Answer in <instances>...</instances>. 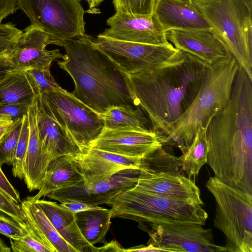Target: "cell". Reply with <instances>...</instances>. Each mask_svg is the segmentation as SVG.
<instances>
[{
    "mask_svg": "<svg viewBox=\"0 0 252 252\" xmlns=\"http://www.w3.org/2000/svg\"><path fill=\"white\" fill-rule=\"evenodd\" d=\"M98 115L103 121L104 128L130 127L143 130H150L148 128L147 119L138 106H113Z\"/></svg>",
    "mask_w": 252,
    "mask_h": 252,
    "instance_id": "27",
    "label": "cell"
},
{
    "mask_svg": "<svg viewBox=\"0 0 252 252\" xmlns=\"http://www.w3.org/2000/svg\"><path fill=\"white\" fill-rule=\"evenodd\" d=\"M16 10V0H0V24Z\"/></svg>",
    "mask_w": 252,
    "mask_h": 252,
    "instance_id": "41",
    "label": "cell"
},
{
    "mask_svg": "<svg viewBox=\"0 0 252 252\" xmlns=\"http://www.w3.org/2000/svg\"><path fill=\"white\" fill-rule=\"evenodd\" d=\"M209 123L197 130L188 149L179 157L183 170L191 179L198 176L201 168L207 163L209 144L206 133Z\"/></svg>",
    "mask_w": 252,
    "mask_h": 252,
    "instance_id": "28",
    "label": "cell"
},
{
    "mask_svg": "<svg viewBox=\"0 0 252 252\" xmlns=\"http://www.w3.org/2000/svg\"><path fill=\"white\" fill-rule=\"evenodd\" d=\"M83 180L69 156H60L50 162L38 193L26 198L35 201L51 192L74 186Z\"/></svg>",
    "mask_w": 252,
    "mask_h": 252,
    "instance_id": "23",
    "label": "cell"
},
{
    "mask_svg": "<svg viewBox=\"0 0 252 252\" xmlns=\"http://www.w3.org/2000/svg\"><path fill=\"white\" fill-rule=\"evenodd\" d=\"M240 67L232 55L209 65L203 85L190 106L161 136L162 143L175 146L182 154L197 130L227 105Z\"/></svg>",
    "mask_w": 252,
    "mask_h": 252,
    "instance_id": "4",
    "label": "cell"
},
{
    "mask_svg": "<svg viewBox=\"0 0 252 252\" xmlns=\"http://www.w3.org/2000/svg\"><path fill=\"white\" fill-rule=\"evenodd\" d=\"M20 206L25 218V222L46 238L57 252H77L55 229L39 205L26 198Z\"/></svg>",
    "mask_w": 252,
    "mask_h": 252,
    "instance_id": "25",
    "label": "cell"
},
{
    "mask_svg": "<svg viewBox=\"0 0 252 252\" xmlns=\"http://www.w3.org/2000/svg\"><path fill=\"white\" fill-rule=\"evenodd\" d=\"M22 119L16 121L8 118L0 117V142L21 123Z\"/></svg>",
    "mask_w": 252,
    "mask_h": 252,
    "instance_id": "40",
    "label": "cell"
},
{
    "mask_svg": "<svg viewBox=\"0 0 252 252\" xmlns=\"http://www.w3.org/2000/svg\"><path fill=\"white\" fill-rule=\"evenodd\" d=\"M0 211L18 222L23 228L29 230L20 205L15 202L0 189Z\"/></svg>",
    "mask_w": 252,
    "mask_h": 252,
    "instance_id": "34",
    "label": "cell"
},
{
    "mask_svg": "<svg viewBox=\"0 0 252 252\" xmlns=\"http://www.w3.org/2000/svg\"><path fill=\"white\" fill-rule=\"evenodd\" d=\"M6 51L0 53V71L8 68Z\"/></svg>",
    "mask_w": 252,
    "mask_h": 252,
    "instance_id": "44",
    "label": "cell"
},
{
    "mask_svg": "<svg viewBox=\"0 0 252 252\" xmlns=\"http://www.w3.org/2000/svg\"><path fill=\"white\" fill-rule=\"evenodd\" d=\"M38 125L44 149L52 159L63 156H71L82 151L67 132L45 112L38 101Z\"/></svg>",
    "mask_w": 252,
    "mask_h": 252,
    "instance_id": "22",
    "label": "cell"
},
{
    "mask_svg": "<svg viewBox=\"0 0 252 252\" xmlns=\"http://www.w3.org/2000/svg\"><path fill=\"white\" fill-rule=\"evenodd\" d=\"M48 36L30 25L22 31L14 45L6 52L8 68L27 71L50 68L52 63L62 59L59 49L48 50Z\"/></svg>",
    "mask_w": 252,
    "mask_h": 252,
    "instance_id": "15",
    "label": "cell"
},
{
    "mask_svg": "<svg viewBox=\"0 0 252 252\" xmlns=\"http://www.w3.org/2000/svg\"><path fill=\"white\" fill-rule=\"evenodd\" d=\"M248 7L249 10L252 12V0H241Z\"/></svg>",
    "mask_w": 252,
    "mask_h": 252,
    "instance_id": "47",
    "label": "cell"
},
{
    "mask_svg": "<svg viewBox=\"0 0 252 252\" xmlns=\"http://www.w3.org/2000/svg\"><path fill=\"white\" fill-rule=\"evenodd\" d=\"M166 35L176 49L190 54L208 65L222 59L229 53L212 29L171 30L166 32Z\"/></svg>",
    "mask_w": 252,
    "mask_h": 252,
    "instance_id": "18",
    "label": "cell"
},
{
    "mask_svg": "<svg viewBox=\"0 0 252 252\" xmlns=\"http://www.w3.org/2000/svg\"><path fill=\"white\" fill-rule=\"evenodd\" d=\"M139 227L148 234L147 243L163 252H226L225 246L215 244L212 229L200 224L152 223Z\"/></svg>",
    "mask_w": 252,
    "mask_h": 252,
    "instance_id": "12",
    "label": "cell"
},
{
    "mask_svg": "<svg viewBox=\"0 0 252 252\" xmlns=\"http://www.w3.org/2000/svg\"><path fill=\"white\" fill-rule=\"evenodd\" d=\"M27 116L29 128V142L24 163V178L30 191L39 190L48 166L52 158L43 148L38 125L37 96L29 105Z\"/></svg>",
    "mask_w": 252,
    "mask_h": 252,
    "instance_id": "19",
    "label": "cell"
},
{
    "mask_svg": "<svg viewBox=\"0 0 252 252\" xmlns=\"http://www.w3.org/2000/svg\"><path fill=\"white\" fill-rule=\"evenodd\" d=\"M29 232L18 222L6 214L0 211V234L12 240L19 239Z\"/></svg>",
    "mask_w": 252,
    "mask_h": 252,
    "instance_id": "35",
    "label": "cell"
},
{
    "mask_svg": "<svg viewBox=\"0 0 252 252\" xmlns=\"http://www.w3.org/2000/svg\"><path fill=\"white\" fill-rule=\"evenodd\" d=\"M163 146L156 131L125 127L103 128L89 148L118 155L142 159Z\"/></svg>",
    "mask_w": 252,
    "mask_h": 252,
    "instance_id": "14",
    "label": "cell"
},
{
    "mask_svg": "<svg viewBox=\"0 0 252 252\" xmlns=\"http://www.w3.org/2000/svg\"><path fill=\"white\" fill-rule=\"evenodd\" d=\"M29 226L28 233L18 240L10 239L11 249L14 252H57L52 244L43 236Z\"/></svg>",
    "mask_w": 252,
    "mask_h": 252,
    "instance_id": "29",
    "label": "cell"
},
{
    "mask_svg": "<svg viewBox=\"0 0 252 252\" xmlns=\"http://www.w3.org/2000/svg\"><path fill=\"white\" fill-rule=\"evenodd\" d=\"M58 201L60 205L69 211L76 213L78 212L97 208L98 205H92L70 199H62Z\"/></svg>",
    "mask_w": 252,
    "mask_h": 252,
    "instance_id": "39",
    "label": "cell"
},
{
    "mask_svg": "<svg viewBox=\"0 0 252 252\" xmlns=\"http://www.w3.org/2000/svg\"><path fill=\"white\" fill-rule=\"evenodd\" d=\"M156 0H113L115 11L132 15H149L153 13Z\"/></svg>",
    "mask_w": 252,
    "mask_h": 252,
    "instance_id": "32",
    "label": "cell"
},
{
    "mask_svg": "<svg viewBox=\"0 0 252 252\" xmlns=\"http://www.w3.org/2000/svg\"><path fill=\"white\" fill-rule=\"evenodd\" d=\"M32 25L45 33L49 44L85 34V11L78 0H16Z\"/></svg>",
    "mask_w": 252,
    "mask_h": 252,
    "instance_id": "9",
    "label": "cell"
},
{
    "mask_svg": "<svg viewBox=\"0 0 252 252\" xmlns=\"http://www.w3.org/2000/svg\"><path fill=\"white\" fill-rule=\"evenodd\" d=\"M46 113L66 130L80 148L86 152L104 128L98 114L71 93L62 89L37 95Z\"/></svg>",
    "mask_w": 252,
    "mask_h": 252,
    "instance_id": "10",
    "label": "cell"
},
{
    "mask_svg": "<svg viewBox=\"0 0 252 252\" xmlns=\"http://www.w3.org/2000/svg\"><path fill=\"white\" fill-rule=\"evenodd\" d=\"M252 80V13L241 0H192Z\"/></svg>",
    "mask_w": 252,
    "mask_h": 252,
    "instance_id": "6",
    "label": "cell"
},
{
    "mask_svg": "<svg viewBox=\"0 0 252 252\" xmlns=\"http://www.w3.org/2000/svg\"><path fill=\"white\" fill-rule=\"evenodd\" d=\"M206 187L215 198L214 226L223 233L226 252H252V194L215 176Z\"/></svg>",
    "mask_w": 252,
    "mask_h": 252,
    "instance_id": "7",
    "label": "cell"
},
{
    "mask_svg": "<svg viewBox=\"0 0 252 252\" xmlns=\"http://www.w3.org/2000/svg\"><path fill=\"white\" fill-rule=\"evenodd\" d=\"M163 252L161 249L153 246L151 244L147 243V245H141L130 248L129 249H124V252Z\"/></svg>",
    "mask_w": 252,
    "mask_h": 252,
    "instance_id": "42",
    "label": "cell"
},
{
    "mask_svg": "<svg viewBox=\"0 0 252 252\" xmlns=\"http://www.w3.org/2000/svg\"><path fill=\"white\" fill-rule=\"evenodd\" d=\"M207 163L214 176L252 194V80L239 67L225 107L207 129Z\"/></svg>",
    "mask_w": 252,
    "mask_h": 252,
    "instance_id": "1",
    "label": "cell"
},
{
    "mask_svg": "<svg viewBox=\"0 0 252 252\" xmlns=\"http://www.w3.org/2000/svg\"><path fill=\"white\" fill-rule=\"evenodd\" d=\"M153 14L165 32L171 30L211 29L192 1L156 0Z\"/></svg>",
    "mask_w": 252,
    "mask_h": 252,
    "instance_id": "20",
    "label": "cell"
},
{
    "mask_svg": "<svg viewBox=\"0 0 252 252\" xmlns=\"http://www.w3.org/2000/svg\"><path fill=\"white\" fill-rule=\"evenodd\" d=\"M106 24L109 28L99 35L144 44L164 45L170 43L153 13L149 15H132L116 11L107 20Z\"/></svg>",
    "mask_w": 252,
    "mask_h": 252,
    "instance_id": "16",
    "label": "cell"
},
{
    "mask_svg": "<svg viewBox=\"0 0 252 252\" xmlns=\"http://www.w3.org/2000/svg\"><path fill=\"white\" fill-rule=\"evenodd\" d=\"M63 238L77 252H98L83 237L77 224L76 213L56 202L39 199L35 201Z\"/></svg>",
    "mask_w": 252,
    "mask_h": 252,
    "instance_id": "21",
    "label": "cell"
},
{
    "mask_svg": "<svg viewBox=\"0 0 252 252\" xmlns=\"http://www.w3.org/2000/svg\"><path fill=\"white\" fill-rule=\"evenodd\" d=\"M21 124L0 142V166L12 165L16 151Z\"/></svg>",
    "mask_w": 252,
    "mask_h": 252,
    "instance_id": "33",
    "label": "cell"
},
{
    "mask_svg": "<svg viewBox=\"0 0 252 252\" xmlns=\"http://www.w3.org/2000/svg\"><path fill=\"white\" fill-rule=\"evenodd\" d=\"M179 157L162 147L142 158L136 189L167 197L191 199L204 204L199 188L185 176Z\"/></svg>",
    "mask_w": 252,
    "mask_h": 252,
    "instance_id": "8",
    "label": "cell"
},
{
    "mask_svg": "<svg viewBox=\"0 0 252 252\" xmlns=\"http://www.w3.org/2000/svg\"><path fill=\"white\" fill-rule=\"evenodd\" d=\"M25 71L37 96L45 92L63 89L56 82L50 68L32 69Z\"/></svg>",
    "mask_w": 252,
    "mask_h": 252,
    "instance_id": "31",
    "label": "cell"
},
{
    "mask_svg": "<svg viewBox=\"0 0 252 252\" xmlns=\"http://www.w3.org/2000/svg\"><path fill=\"white\" fill-rule=\"evenodd\" d=\"M69 157L86 183L102 181L126 169L140 168L141 159L91 148Z\"/></svg>",
    "mask_w": 252,
    "mask_h": 252,
    "instance_id": "17",
    "label": "cell"
},
{
    "mask_svg": "<svg viewBox=\"0 0 252 252\" xmlns=\"http://www.w3.org/2000/svg\"><path fill=\"white\" fill-rule=\"evenodd\" d=\"M209 65L179 50L167 62L128 76L136 105L161 138L186 111L202 87Z\"/></svg>",
    "mask_w": 252,
    "mask_h": 252,
    "instance_id": "2",
    "label": "cell"
},
{
    "mask_svg": "<svg viewBox=\"0 0 252 252\" xmlns=\"http://www.w3.org/2000/svg\"><path fill=\"white\" fill-rule=\"evenodd\" d=\"M139 173L140 168L126 169L102 181L90 183L82 181L74 186L51 192L46 196L58 201L67 198L92 205L110 206L116 196L135 186Z\"/></svg>",
    "mask_w": 252,
    "mask_h": 252,
    "instance_id": "13",
    "label": "cell"
},
{
    "mask_svg": "<svg viewBox=\"0 0 252 252\" xmlns=\"http://www.w3.org/2000/svg\"><path fill=\"white\" fill-rule=\"evenodd\" d=\"M78 226L85 239L92 245L105 244V236L108 231L112 211L98 206L97 208L76 213Z\"/></svg>",
    "mask_w": 252,
    "mask_h": 252,
    "instance_id": "26",
    "label": "cell"
},
{
    "mask_svg": "<svg viewBox=\"0 0 252 252\" xmlns=\"http://www.w3.org/2000/svg\"><path fill=\"white\" fill-rule=\"evenodd\" d=\"M22 32L12 23L0 24V53L10 49Z\"/></svg>",
    "mask_w": 252,
    "mask_h": 252,
    "instance_id": "36",
    "label": "cell"
},
{
    "mask_svg": "<svg viewBox=\"0 0 252 252\" xmlns=\"http://www.w3.org/2000/svg\"><path fill=\"white\" fill-rule=\"evenodd\" d=\"M96 48L127 76L157 66L171 59L179 51L170 43L164 45L118 40L97 35Z\"/></svg>",
    "mask_w": 252,
    "mask_h": 252,
    "instance_id": "11",
    "label": "cell"
},
{
    "mask_svg": "<svg viewBox=\"0 0 252 252\" xmlns=\"http://www.w3.org/2000/svg\"><path fill=\"white\" fill-rule=\"evenodd\" d=\"M11 248L8 247L0 237V252H10Z\"/></svg>",
    "mask_w": 252,
    "mask_h": 252,
    "instance_id": "46",
    "label": "cell"
},
{
    "mask_svg": "<svg viewBox=\"0 0 252 252\" xmlns=\"http://www.w3.org/2000/svg\"><path fill=\"white\" fill-rule=\"evenodd\" d=\"M86 0L90 8V9L92 10L94 9L95 7L98 6L101 4V3L103 1V0Z\"/></svg>",
    "mask_w": 252,
    "mask_h": 252,
    "instance_id": "45",
    "label": "cell"
},
{
    "mask_svg": "<svg viewBox=\"0 0 252 252\" xmlns=\"http://www.w3.org/2000/svg\"><path fill=\"white\" fill-rule=\"evenodd\" d=\"M186 0V1H192V0Z\"/></svg>",
    "mask_w": 252,
    "mask_h": 252,
    "instance_id": "48",
    "label": "cell"
},
{
    "mask_svg": "<svg viewBox=\"0 0 252 252\" xmlns=\"http://www.w3.org/2000/svg\"><path fill=\"white\" fill-rule=\"evenodd\" d=\"M32 102L1 104L0 117H6L14 121L22 119L23 116L27 114L28 108Z\"/></svg>",
    "mask_w": 252,
    "mask_h": 252,
    "instance_id": "37",
    "label": "cell"
},
{
    "mask_svg": "<svg viewBox=\"0 0 252 252\" xmlns=\"http://www.w3.org/2000/svg\"><path fill=\"white\" fill-rule=\"evenodd\" d=\"M93 39L85 34L60 44L66 54L57 63L74 83L71 93L97 114L113 106H137L129 77L96 48Z\"/></svg>",
    "mask_w": 252,
    "mask_h": 252,
    "instance_id": "3",
    "label": "cell"
},
{
    "mask_svg": "<svg viewBox=\"0 0 252 252\" xmlns=\"http://www.w3.org/2000/svg\"><path fill=\"white\" fill-rule=\"evenodd\" d=\"M124 249L117 242L112 240L109 243L107 242L103 246L98 248V252H124Z\"/></svg>",
    "mask_w": 252,
    "mask_h": 252,
    "instance_id": "43",
    "label": "cell"
},
{
    "mask_svg": "<svg viewBox=\"0 0 252 252\" xmlns=\"http://www.w3.org/2000/svg\"><path fill=\"white\" fill-rule=\"evenodd\" d=\"M110 206L112 218L133 220L138 227L152 223L203 226L208 217L202 205L194 200L157 195L134 188L116 196Z\"/></svg>",
    "mask_w": 252,
    "mask_h": 252,
    "instance_id": "5",
    "label": "cell"
},
{
    "mask_svg": "<svg viewBox=\"0 0 252 252\" xmlns=\"http://www.w3.org/2000/svg\"><path fill=\"white\" fill-rule=\"evenodd\" d=\"M36 96L25 71L8 68L0 71V105L31 102Z\"/></svg>",
    "mask_w": 252,
    "mask_h": 252,
    "instance_id": "24",
    "label": "cell"
},
{
    "mask_svg": "<svg viewBox=\"0 0 252 252\" xmlns=\"http://www.w3.org/2000/svg\"><path fill=\"white\" fill-rule=\"evenodd\" d=\"M1 167L0 166V189L15 202L18 204L21 203L19 193L9 182L2 172Z\"/></svg>",
    "mask_w": 252,
    "mask_h": 252,
    "instance_id": "38",
    "label": "cell"
},
{
    "mask_svg": "<svg viewBox=\"0 0 252 252\" xmlns=\"http://www.w3.org/2000/svg\"><path fill=\"white\" fill-rule=\"evenodd\" d=\"M29 142V128L27 114L21 121V128L17 147L12 160V172L15 178H24V163Z\"/></svg>",
    "mask_w": 252,
    "mask_h": 252,
    "instance_id": "30",
    "label": "cell"
}]
</instances>
